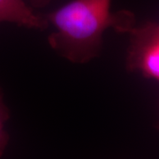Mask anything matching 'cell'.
I'll use <instances>...</instances> for the list:
<instances>
[{"label":"cell","instance_id":"obj_2","mask_svg":"<svg viewBox=\"0 0 159 159\" xmlns=\"http://www.w3.org/2000/svg\"><path fill=\"white\" fill-rule=\"evenodd\" d=\"M129 34L126 69L159 81V34L154 29V23L134 28Z\"/></svg>","mask_w":159,"mask_h":159},{"label":"cell","instance_id":"obj_4","mask_svg":"<svg viewBox=\"0 0 159 159\" xmlns=\"http://www.w3.org/2000/svg\"><path fill=\"white\" fill-rule=\"evenodd\" d=\"M9 119V111L3 100V95L0 89V157L5 152L7 143L9 141V135L6 130V124Z\"/></svg>","mask_w":159,"mask_h":159},{"label":"cell","instance_id":"obj_5","mask_svg":"<svg viewBox=\"0 0 159 159\" xmlns=\"http://www.w3.org/2000/svg\"><path fill=\"white\" fill-rule=\"evenodd\" d=\"M29 3L36 8H42L51 4L53 0H29Z\"/></svg>","mask_w":159,"mask_h":159},{"label":"cell","instance_id":"obj_3","mask_svg":"<svg viewBox=\"0 0 159 159\" xmlns=\"http://www.w3.org/2000/svg\"><path fill=\"white\" fill-rule=\"evenodd\" d=\"M2 22L14 23L38 30L49 27L44 15L35 13L23 0H0V23Z\"/></svg>","mask_w":159,"mask_h":159},{"label":"cell","instance_id":"obj_6","mask_svg":"<svg viewBox=\"0 0 159 159\" xmlns=\"http://www.w3.org/2000/svg\"><path fill=\"white\" fill-rule=\"evenodd\" d=\"M154 29L156 32L159 34V23H154Z\"/></svg>","mask_w":159,"mask_h":159},{"label":"cell","instance_id":"obj_1","mask_svg":"<svg viewBox=\"0 0 159 159\" xmlns=\"http://www.w3.org/2000/svg\"><path fill=\"white\" fill-rule=\"evenodd\" d=\"M44 18L55 29L48 37L49 45L73 64H88L98 57L106 30L130 33L135 28L134 13L112 11L111 0H71Z\"/></svg>","mask_w":159,"mask_h":159}]
</instances>
